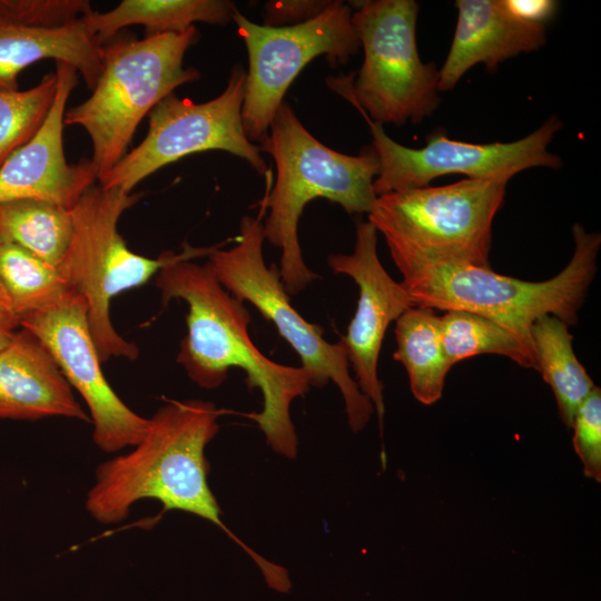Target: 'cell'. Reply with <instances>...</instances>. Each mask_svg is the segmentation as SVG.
<instances>
[{
	"instance_id": "obj_1",
	"label": "cell",
	"mask_w": 601,
	"mask_h": 601,
	"mask_svg": "<svg viewBox=\"0 0 601 601\" xmlns=\"http://www.w3.org/2000/svg\"><path fill=\"white\" fill-rule=\"evenodd\" d=\"M214 248L186 245L155 276L164 305L176 298L188 305L187 333L176 362L206 390L220 386L230 368H240L248 388H258L263 396L262 411L249 414V418L275 453L294 459L298 439L290 406L309 391L311 377L302 366L284 365L263 354L250 338V314L245 303L219 283L208 263L191 262L208 256Z\"/></svg>"
},
{
	"instance_id": "obj_2",
	"label": "cell",
	"mask_w": 601,
	"mask_h": 601,
	"mask_svg": "<svg viewBox=\"0 0 601 601\" xmlns=\"http://www.w3.org/2000/svg\"><path fill=\"white\" fill-rule=\"evenodd\" d=\"M219 414L207 401L167 402L148 418L147 432L134 450L97 467L85 506L102 524L125 520L144 499L159 501L165 510L197 515L224 530L257 563L267 584H275L284 568L258 555L227 529L208 485L205 449L219 430Z\"/></svg>"
},
{
	"instance_id": "obj_3",
	"label": "cell",
	"mask_w": 601,
	"mask_h": 601,
	"mask_svg": "<svg viewBox=\"0 0 601 601\" xmlns=\"http://www.w3.org/2000/svg\"><path fill=\"white\" fill-rule=\"evenodd\" d=\"M258 148L272 156L276 179L267 194L265 240L280 249L279 275L288 295L304 290L318 276L303 258L298 221L315 198L338 204L349 214H370L380 164L372 146L358 155L338 152L316 139L284 100Z\"/></svg>"
},
{
	"instance_id": "obj_4",
	"label": "cell",
	"mask_w": 601,
	"mask_h": 601,
	"mask_svg": "<svg viewBox=\"0 0 601 601\" xmlns=\"http://www.w3.org/2000/svg\"><path fill=\"white\" fill-rule=\"evenodd\" d=\"M572 235L574 252L570 262L554 277L542 282L522 280L469 264L406 255L391 257L415 306L465 311L490 318L534 355L531 328L535 319L550 314L569 326L575 324L597 273L600 234L588 233L575 224Z\"/></svg>"
},
{
	"instance_id": "obj_5",
	"label": "cell",
	"mask_w": 601,
	"mask_h": 601,
	"mask_svg": "<svg viewBox=\"0 0 601 601\" xmlns=\"http://www.w3.org/2000/svg\"><path fill=\"white\" fill-rule=\"evenodd\" d=\"M196 27L181 33L117 39L102 46L101 71L85 101L65 112V125L79 126L92 145L99 183L127 154L140 121L181 85L200 73L184 66Z\"/></svg>"
},
{
	"instance_id": "obj_6",
	"label": "cell",
	"mask_w": 601,
	"mask_h": 601,
	"mask_svg": "<svg viewBox=\"0 0 601 601\" xmlns=\"http://www.w3.org/2000/svg\"><path fill=\"white\" fill-rule=\"evenodd\" d=\"M139 194L120 188L90 187L70 209L73 231L57 270L66 286L87 305L89 328L101 363L110 357L136 359L139 348L126 341L110 318L111 298L156 276L178 253L152 259L131 252L117 226Z\"/></svg>"
},
{
	"instance_id": "obj_7",
	"label": "cell",
	"mask_w": 601,
	"mask_h": 601,
	"mask_svg": "<svg viewBox=\"0 0 601 601\" xmlns=\"http://www.w3.org/2000/svg\"><path fill=\"white\" fill-rule=\"evenodd\" d=\"M418 4L413 0H366L352 23L364 59L356 79L331 78L328 86L372 121L417 124L441 102L439 69L421 60L416 45Z\"/></svg>"
},
{
	"instance_id": "obj_8",
	"label": "cell",
	"mask_w": 601,
	"mask_h": 601,
	"mask_svg": "<svg viewBox=\"0 0 601 601\" xmlns=\"http://www.w3.org/2000/svg\"><path fill=\"white\" fill-rule=\"evenodd\" d=\"M506 185L465 178L381 195L367 221L391 255L491 268L492 224Z\"/></svg>"
},
{
	"instance_id": "obj_9",
	"label": "cell",
	"mask_w": 601,
	"mask_h": 601,
	"mask_svg": "<svg viewBox=\"0 0 601 601\" xmlns=\"http://www.w3.org/2000/svg\"><path fill=\"white\" fill-rule=\"evenodd\" d=\"M244 216L236 244L216 248L208 264L219 283L236 298L252 304L276 327L278 334L298 355L302 367L311 377V386L323 387L329 381L337 385L345 404L349 427L359 432L368 423L374 407L361 392L349 373L342 343L332 344L323 337L319 325L307 322L290 304L276 264L267 266L263 255L262 214Z\"/></svg>"
},
{
	"instance_id": "obj_10",
	"label": "cell",
	"mask_w": 601,
	"mask_h": 601,
	"mask_svg": "<svg viewBox=\"0 0 601 601\" xmlns=\"http://www.w3.org/2000/svg\"><path fill=\"white\" fill-rule=\"evenodd\" d=\"M352 11L349 4L332 0L316 18L278 28L257 24L235 11L233 21L248 56L242 119L249 141L264 138L287 89L312 60L324 56L334 68L358 52Z\"/></svg>"
},
{
	"instance_id": "obj_11",
	"label": "cell",
	"mask_w": 601,
	"mask_h": 601,
	"mask_svg": "<svg viewBox=\"0 0 601 601\" xmlns=\"http://www.w3.org/2000/svg\"><path fill=\"white\" fill-rule=\"evenodd\" d=\"M246 71L233 67L226 88L211 100L195 102L170 93L148 115V132L100 181L104 188L126 193L160 168L207 150H223L246 160L259 175L269 168L258 146L243 126L242 107Z\"/></svg>"
},
{
	"instance_id": "obj_12",
	"label": "cell",
	"mask_w": 601,
	"mask_h": 601,
	"mask_svg": "<svg viewBox=\"0 0 601 601\" xmlns=\"http://www.w3.org/2000/svg\"><path fill=\"white\" fill-rule=\"evenodd\" d=\"M361 114L370 127L371 146L378 158L380 170L373 183L377 197L425 187L446 175L508 183L529 168L559 169L562 166L561 158L548 149L562 126L554 116L530 135L511 142H466L435 131L423 147L411 148L393 140L382 125Z\"/></svg>"
},
{
	"instance_id": "obj_13",
	"label": "cell",
	"mask_w": 601,
	"mask_h": 601,
	"mask_svg": "<svg viewBox=\"0 0 601 601\" xmlns=\"http://www.w3.org/2000/svg\"><path fill=\"white\" fill-rule=\"evenodd\" d=\"M20 326L45 345L86 402L100 450L112 453L142 440L149 420L128 407L108 384L80 295L69 290L58 302L20 317Z\"/></svg>"
},
{
	"instance_id": "obj_14",
	"label": "cell",
	"mask_w": 601,
	"mask_h": 601,
	"mask_svg": "<svg viewBox=\"0 0 601 601\" xmlns=\"http://www.w3.org/2000/svg\"><path fill=\"white\" fill-rule=\"evenodd\" d=\"M327 265L358 286L356 312L341 343L354 380L373 404L382 425L385 406L377 364L383 339L390 324L415 305L402 283L394 280L380 262L377 230L368 221L357 224L353 252L331 254Z\"/></svg>"
},
{
	"instance_id": "obj_15",
	"label": "cell",
	"mask_w": 601,
	"mask_h": 601,
	"mask_svg": "<svg viewBox=\"0 0 601 601\" xmlns=\"http://www.w3.org/2000/svg\"><path fill=\"white\" fill-rule=\"evenodd\" d=\"M55 73L56 96L43 124L0 167V203L37 199L71 209L98 179L91 159L83 158L76 164L66 160L65 112L77 83V71L65 62H57Z\"/></svg>"
},
{
	"instance_id": "obj_16",
	"label": "cell",
	"mask_w": 601,
	"mask_h": 601,
	"mask_svg": "<svg viewBox=\"0 0 601 601\" xmlns=\"http://www.w3.org/2000/svg\"><path fill=\"white\" fill-rule=\"evenodd\" d=\"M455 7L456 27L439 70L440 92L453 89L477 63L493 69L545 43V27L520 21L505 10L501 0H457Z\"/></svg>"
},
{
	"instance_id": "obj_17",
	"label": "cell",
	"mask_w": 601,
	"mask_h": 601,
	"mask_svg": "<svg viewBox=\"0 0 601 601\" xmlns=\"http://www.w3.org/2000/svg\"><path fill=\"white\" fill-rule=\"evenodd\" d=\"M52 416L90 421L52 355L22 328L0 352V418Z\"/></svg>"
},
{
	"instance_id": "obj_18",
	"label": "cell",
	"mask_w": 601,
	"mask_h": 601,
	"mask_svg": "<svg viewBox=\"0 0 601 601\" xmlns=\"http://www.w3.org/2000/svg\"><path fill=\"white\" fill-rule=\"evenodd\" d=\"M102 46L82 17L53 28L0 23V91L18 90L19 73L43 59L71 66L92 89L101 71Z\"/></svg>"
},
{
	"instance_id": "obj_19",
	"label": "cell",
	"mask_w": 601,
	"mask_h": 601,
	"mask_svg": "<svg viewBox=\"0 0 601 601\" xmlns=\"http://www.w3.org/2000/svg\"><path fill=\"white\" fill-rule=\"evenodd\" d=\"M236 10L226 0H124L106 12L91 10L82 19L102 43L134 24L142 26L146 37L181 33L196 22L224 26Z\"/></svg>"
},
{
	"instance_id": "obj_20",
	"label": "cell",
	"mask_w": 601,
	"mask_h": 601,
	"mask_svg": "<svg viewBox=\"0 0 601 601\" xmlns=\"http://www.w3.org/2000/svg\"><path fill=\"white\" fill-rule=\"evenodd\" d=\"M395 338L393 357L405 367L412 394L424 405L434 404L452 367L441 342L440 316L414 306L395 321Z\"/></svg>"
},
{
	"instance_id": "obj_21",
	"label": "cell",
	"mask_w": 601,
	"mask_h": 601,
	"mask_svg": "<svg viewBox=\"0 0 601 601\" xmlns=\"http://www.w3.org/2000/svg\"><path fill=\"white\" fill-rule=\"evenodd\" d=\"M535 370L550 385L566 427L572 426L577 410L597 387L575 356L569 325L546 314L531 328Z\"/></svg>"
},
{
	"instance_id": "obj_22",
	"label": "cell",
	"mask_w": 601,
	"mask_h": 601,
	"mask_svg": "<svg viewBox=\"0 0 601 601\" xmlns=\"http://www.w3.org/2000/svg\"><path fill=\"white\" fill-rule=\"evenodd\" d=\"M72 231L70 209L37 199L0 203V243L20 246L55 267Z\"/></svg>"
},
{
	"instance_id": "obj_23",
	"label": "cell",
	"mask_w": 601,
	"mask_h": 601,
	"mask_svg": "<svg viewBox=\"0 0 601 601\" xmlns=\"http://www.w3.org/2000/svg\"><path fill=\"white\" fill-rule=\"evenodd\" d=\"M444 353L451 363L481 354H495L518 365L535 370L532 352L506 328L494 321L465 311H447L440 316Z\"/></svg>"
},
{
	"instance_id": "obj_24",
	"label": "cell",
	"mask_w": 601,
	"mask_h": 601,
	"mask_svg": "<svg viewBox=\"0 0 601 601\" xmlns=\"http://www.w3.org/2000/svg\"><path fill=\"white\" fill-rule=\"evenodd\" d=\"M0 280L19 317L58 302L70 290L57 267L14 244L0 243Z\"/></svg>"
},
{
	"instance_id": "obj_25",
	"label": "cell",
	"mask_w": 601,
	"mask_h": 601,
	"mask_svg": "<svg viewBox=\"0 0 601 601\" xmlns=\"http://www.w3.org/2000/svg\"><path fill=\"white\" fill-rule=\"evenodd\" d=\"M57 76L46 75L35 87L0 91V167L43 124L56 96Z\"/></svg>"
},
{
	"instance_id": "obj_26",
	"label": "cell",
	"mask_w": 601,
	"mask_h": 601,
	"mask_svg": "<svg viewBox=\"0 0 601 601\" xmlns=\"http://www.w3.org/2000/svg\"><path fill=\"white\" fill-rule=\"evenodd\" d=\"M90 11L87 0H0V23L53 28Z\"/></svg>"
},
{
	"instance_id": "obj_27",
	"label": "cell",
	"mask_w": 601,
	"mask_h": 601,
	"mask_svg": "<svg viewBox=\"0 0 601 601\" xmlns=\"http://www.w3.org/2000/svg\"><path fill=\"white\" fill-rule=\"evenodd\" d=\"M573 446L587 477L601 482V390L595 387L575 412Z\"/></svg>"
},
{
	"instance_id": "obj_28",
	"label": "cell",
	"mask_w": 601,
	"mask_h": 601,
	"mask_svg": "<svg viewBox=\"0 0 601 601\" xmlns=\"http://www.w3.org/2000/svg\"><path fill=\"white\" fill-rule=\"evenodd\" d=\"M332 0H270L263 7V26L289 27L319 16Z\"/></svg>"
},
{
	"instance_id": "obj_29",
	"label": "cell",
	"mask_w": 601,
	"mask_h": 601,
	"mask_svg": "<svg viewBox=\"0 0 601 601\" xmlns=\"http://www.w3.org/2000/svg\"><path fill=\"white\" fill-rule=\"evenodd\" d=\"M505 10L529 24L543 26L555 14L559 2L554 0H501Z\"/></svg>"
},
{
	"instance_id": "obj_30",
	"label": "cell",
	"mask_w": 601,
	"mask_h": 601,
	"mask_svg": "<svg viewBox=\"0 0 601 601\" xmlns=\"http://www.w3.org/2000/svg\"><path fill=\"white\" fill-rule=\"evenodd\" d=\"M19 326L20 317L10 306L0 304V352L13 339Z\"/></svg>"
},
{
	"instance_id": "obj_31",
	"label": "cell",
	"mask_w": 601,
	"mask_h": 601,
	"mask_svg": "<svg viewBox=\"0 0 601 601\" xmlns=\"http://www.w3.org/2000/svg\"><path fill=\"white\" fill-rule=\"evenodd\" d=\"M0 304L11 307L10 298L1 280H0Z\"/></svg>"
}]
</instances>
